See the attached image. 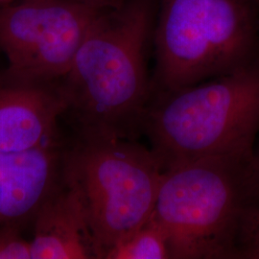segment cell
I'll use <instances>...</instances> for the list:
<instances>
[{
	"mask_svg": "<svg viewBox=\"0 0 259 259\" xmlns=\"http://www.w3.org/2000/svg\"><path fill=\"white\" fill-rule=\"evenodd\" d=\"M7 1H9V0H0V6L7 4Z\"/></svg>",
	"mask_w": 259,
	"mask_h": 259,
	"instance_id": "16",
	"label": "cell"
},
{
	"mask_svg": "<svg viewBox=\"0 0 259 259\" xmlns=\"http://www.w3.org/2000/svg\"><path fill=\"white\" fill-rule=\"evenodd\" d=\"M15 226H0V259H30V240Z\"/></svg>",
	"mask_w": 259,
	"mask_h": 259,
	"instance_id": "11",
	"label": "cell"
},
{
	"mask_svg": "<svg viewBox=\"0 0 259 259\" xmlns=\"http://www.w3.org/2000/svg\"><path fill=\"white\" fill-rule=\"evenodd\" d=\"M238 259H259V206L251 210L245 222Z\"/></svg>",
	"mask_w": 259,
	"mask_h": 259,
	"instance_id": "12",
	"label": "cell"
},
{
	"mask_svg": "<svg viewBox=\"0 0 259 259\" xmlns=\"http://www.w3.org/2000/svg\"><path fill=\"white\" fill-rule=\"evenodd\" d=\"M250 4H251L255 9L258 11L259 8V0H247Z\"/></svg>",
	"mask_w": 259,
	"mask_h": 259,
	"instance_id": "15",
	"label": "cell"
},
{
	"mask_svg": "<svg viewBox=\"0 0 259 259\" xmlns=\"http://www.w3.org/2000/svg\"><path fill=\"white\" fill-rule=\"evenodd\" d=\"M258 206L253 155L204 157L164 171L154 209L171 259H238Z\"/></svg>",
	"mask_w": 259,
	"mask_h": 259,
	"instance_id": "2",
	"label": "cell"
},
{
	"mask_svg": "<svg viewBox=\"0 0 259 259\" xmlns=\"http://www.w3.org/2000/svg\"><path fill=\"white\" fill-rule=\"evenodd\" d=\"M113 7L74 0L1 5L0 51L8 60L7 69L29 80L60 81L84 38Z\"/></svg>",
	"mask_w": 259,
	"mask_h": 259,
	"instance_id": "6",
	"label": "cell"
},
{
	"mask_svg": "<svg viewBox=\"0 0 259 259\" xmlns=\"http://www.w3.org/2000/svg\"><path fill=\"white\" fill-rule=\"evenodd\" d=\"M65 145L0 155V226L22 228L62 181Z\"/></svg>",
	"mask_w": 259,
	"mask_h": 259,
	"instance_id": "8",
	"label": "cell"
},
{
	"mask_svg": "<svg viewBox=\"0 0 259 259\" xmlns=\"http://www.w3.org/2000/svg\"><path fill=\"white\" fill-rule=\"evenodd\" d=\"M155 45L152 94L231 73L259 55L257 10L247 0H160Z\"/></svg>",
	"mask_w": 259,
	"mask_h": 259,
	"instance_id": "4",
	"label": "cell"
},
{
	"mask_svg": "<svg viewBox=\"0 0 259 259\" xmlns=\"http://www.w3.org/2000/svg\"><path fill=\"white\" fill-rule=\"evenodd\" d=\"M151 0H123L84 38L59 81L75 136L137 139L152 87L145 51Z\"/></svg>",
	"mask_w": 259,
	"mask_h": 259,
	"instance_id": "1",
	"label": "cell"
},
{
	"mask_svg": "<svg viewBox=\"0 0 259 259\" xmlns=\"http://www.w3.org/2000/svg\"><path fill=\"white\" fill-rule=\"evenodd\" d=\"M64 173L78 187L98 259L153 215L164 168L137 139L75 136Z\"/></svg>",
	"mask_w": 259,
	"mask_h": 259,
	"instance_id": "5",
	"label": "cell"
},
{
	"mask_svg": "<svg viewBox=\"0 0 259 259\" xmlns=\"http://www.w3.org/2000/svg\"><path fill=\"white\" fill-rule=\"evenodd\" d=\"M65 111L59 82L0 71V155L61 142L58 123Z\"/></svg>",
	"mask_w": 259,
	"mask_h": 259,
	"instance_id": "7",
	"label": "cell"
},
{
	"mask_svg": "<svg viewBox=\"0 0 259 259\" xmlns=\"http://www.w3.org/2000/svg\"><path fill=\"white\" fill-rule=\"evenodd\" d=\"M253 156H254V167H255V177H256V185H257V198H258L259 206V135L254 145V151H253Z\"/></svg>",
	"mask_w": 259,
	"mask_h": 259,
	"instance_id": "13",
	"label": "cell"
},
{
	"mask_svg": "<svg viewBox=\"0 0 259 259\" xmlns=\"http://www.w3.org/2000/svg\"><path fill=\"white\" fill-rule=\"evenodd\" d=\"M142 134L164 171L204 157L253 155L259 135V55L231 73L152 94Z\"/></svg>",
	"mask_w": 259,
	"mask_h": 259,
	"instance_id": "3",
	"label": "cell"
},
{
	"mask_svg": "<svg viewBox=\"0 0 259 259\" xmlns=\"http://www.w3.org/2000/svg\"><path fill=\"white\" fill-rule=\"evenodd\" d=\"M74 1L93 3V4L103 5V6H117L123 2V0H74Z\"/></svg>",
	"mask_w": 259,
	"mask_h": 259,
	"instance_id": "14",
	"label": "cell"
},
{
	"mask_svg": "<svg viewBox=\"0 0 259 259\" xmlns=\"http://www.w3.org/2000/svg\"><path fill=\"white\" fill-rule=\"evenodd\" d=\"M104 259H171L167 235L153 215L116 242Z\"/></svg>",
	"mask_w": 259,
	"mask_h": 259,
	"instance_id": "10",
	"label": "cell"
},
{
	"mask_svg": "<svg viewBox=\"0 0 259 259\" xmlns=\"http://www.w3.org/2000/svg\"><path fill=\"white\" fill-rule=\"evenodd\" d=\"M33 222L30 259H98L82 196L64 170Z\"/></svg>",
	"mask_w": 259,
	"mask_h": 259,
	"instance_id": "9",
	"label": "cell"
}]
</instances>
